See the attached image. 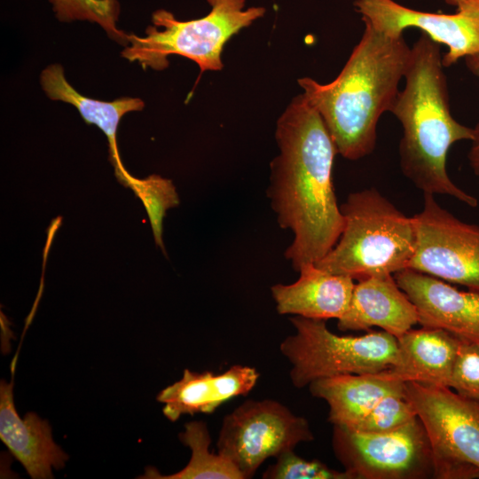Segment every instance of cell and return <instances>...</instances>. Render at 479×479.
I'll return each instance as SVG.
<instances>
[{
	"label": "cell",
	"instance_id": "obj_10",
	"mask_svg": "<svg viewBox=\"0 0 479 479\" xmlns=\"http://www.w3.org/2000/svg\"><path fill=\"white\" fill-rule=\"evenodd\" d=\"M363 22L377 30L400 36L408 27H416L437 43L448 47L443 56L444 67L459 59L479 52V0H470L452 14L417 11L394 0H355Z\"/></svg>",
	"mask_w": 479,
	"mask_h": 479
},
{
	"label": "cell",
	"instance_id": "obj_19",
	"mask_svg": "<svg viewBox=\"0 0 479 479\" xmlns=\"http://www.w3.org/2000/svg\"><path fill=\"white\" fill-rule=\"evenodd\" d=\"M40 81L49 98L74 106L87 123L95 124L106 134L116 174L133 187L137 181L129 175L122 164L116 133L122 117L129 112L142 110L144 102L139 98L130 97L120 98L114 101H102L82 95L70 85L64 75L62 67L57 64L43 69Z\"/></svg>",
	"mask_w": 479,
	"mask_h": 479
},
{
	"label": "cell",
	"instance_id": "obj_2",
	"mask_svg": "<svg viewBox=\"0 0 479 479\" xmlns=\"http://www.w3.org/2000/svg\"><path fill=\"white\" fill-rule=\"evenodd\" d=\"M364 23L359 43L334 81L321 84L309 77L298 80L338 153L351 161L374 150L378 121L390 112L411 56L403 35L390 36Z\"/></svg>",
	"mask_w": 479,
	"mask_h": 479
},
{
	"label": "cell",
	"instance_id": "obj_16",
	"mask_svg": "<svg viewBox=\"0 0 479 479\" xmlns=\"http://www.w3.org/2000/svg\"><path fill=\"white\" fill-rule=\"evenodd\" d=\"M299 279L288 285L276 284L271 294L277 311L308 318L339 319L347 310L354 279L330 273L314 263L302 264Z\"/></svg>",
	"mask_w": 479,
	"mask_h": 479
},
{
	"label": "cell",
	"instance_id": "obj_14",
	"mask_svg": "<svg viewBox=\"0 0 479 479\" xmlns=\"http://www.w3.org/2000/svg\"><path fill=\"white\" fill-rule=\"evenodd\" d=\"M337 320L341 331L377 326L397 338L419 324V316L394 274H380L355 283L349 307Z\"/></svg>",
	"mask_w": 479,
	"mask_h": 479
},
{
	"label": "cell",
	"instance_id": "obj_7",
	"mask_svg": "<svg viewBox=\"0 0 479 479\" xmlns=\"http://www.w3.org/2000/svg\"><path fill=\"white\" fill-rule=\"evenodd\" d=\"M332 447L351 479L433 478L432 445L419 417L386 433L333 426Z\"/></svg>",
	"mask_w": 479,
	"mask_h": 479
},
{
	"label": "cell",
	"instance_id": "obj_12",
	"mask_svg": "<svg viewBox=\"0 0 479 479\" xmlns=\"http://www.w3.org/2000/svg\"><path fill=\"white\" fill-rule=\"evenodd\" d=\"M415 305L421 326L443 329L479 346V293L459 290L443 279L406 268L394 274Z\"/></svg>",
	"mask_w": 479,
	"mask_h": 479
},
{
	"label": "cell",
	"instance_id": "obj_17",
	"mask_svg": "<svg viewBox=\"0 0 479 479\" xmlns=\"http://www.w3.org/2000/svg\"><path fill=\"white\" fill-rule=\"evenodd\" d=\"M396 363L386 373L401 381L450 388L460 339L440 328L410 329L397 338Z\"/></svg>",
	"mask_w": 479,
	"mask_h": 479
},
{
	"label": "cell",
	"instance_id": "obj_3",
	"mask_svg": "<svg viewBox=\"0 0 479 479\" xmlns=\"http://www.w3.org/2000/svg\"><path fill=\"white\" fill-rule=\"evenodd\" d=\"M442 59L439 43L423 33L411 48L405 87L390 110L403 129L400 167L424 193L449 195L475 208L477 199L456 185L447 172L451 146L458 141H471L474 129L451 114Z\"/></svg>",
	"mask_w": 479,
	"mask_h": 479
},
{
	"label": "cell",
	"instance_id": "obj_8",
	"mask_svg": "<svg viewBox=\"0 0 479 479\" xmlns=\"http://www.w3.org/2000/svg\"><path fill=\"white\" fill-rule=\"evenodd\" d=\"M313 440L309 421L285 404L247 399L224 417L216 447L249 479L267 459Z\"/></svg>",
	"mask_w": 479,
	"mask_h": 479
},
{
	"label": "cell",
	"instance_id": "obj_1",
	"mask_svg": "<svg viewBox=\"0 0 479 479\" xmlns=\"http://www.w3.org/2000/svg\"><path fill=\"white\" fill-rule=\"evenodd\" d=\"M275 136L279 154L271 162L267 194L279 226L294 235L285 256L298 271L321 260L342 234L343 216L333 182L338 152L322 117L303 94L279 117Z\"/></svg>",
	"mask_w": 479,
	"mask_h": 479
},
{
	"label": "cell",
	"instance_id": "obj_13",
	"mask_svg": "<svg viewBox=\"0 0 479 479\" xmlns=\"http://www.w3.org/2000/svg\"><path fill=\"white\" fill-rule=\"evenodd\" d=\"M259 377L255 367L241 365L222 373L185 369L182 378L163 389L156 399L164 404V416L175 422L184 414H210L228 400L247 396Z\"/></svg>",
	"mask_w": 479,
	"mask_h": 479
},
{
	"label": "cell",
	"instance_id": "obj_25",
	"mask_svg": "<svg viewBox=\"0 0 479 479\" xmlns=\"http://www.w3.org/2000/svg\"><path fill=\"white\" fill-rule=\"evenodd\" d=\"M468 70L479 79V52L465 58ZM468 152V161L474 174L479 177V124L474 128V137Z\"/></svg>",
	"mask_w": 479,
	"mask_h": 479
},
{
	"label": "cell",
	"instance_id": "obj_4",
	"mask_svg": "<svg viewBox=\"0 0 479 479\" xmlns=\"http://www.w3.org/2000/svg\"><path fill=\"white\" fill-rule=\"evenodd\" d=\"M340 208L342 234L315 263L318 267L357 281L409 268L418 241L413 216H405L375 188L350 193Z\"/></svg>",
	"mask_w": 479,
	"mask_h": 479
},
{
	"label": "cell",
	"instance_id": "obj_5",
	"mask_svg": "<svg viewBox=\"0 0 479 479\" xmlns=\"http://www.w3.org/2000/svg\"><path fill=\"white\" fill-rule=\"evenodd\" d=\"M209 12L200 19L180 21L169 11L153 12L145 36L129 35L122 55L137 61L144 68L168 67V57L180 55L198 64L200 72L220 70L221 54L226 42L242 28L263 17L265 8L245 9L246 0H208Z\"/></svg>",
	"mask_w": 479,
	"mask_h": 479
},
{
	"label": "cell",
	"instance_id": "obj_24",
	"mask_svg": "<svg viewBox=\"0 0 479 479\" xmlns=\"http://www.w3.org/2000/svg\"><path fill=\"white\" fill-rule=\"evenodd\" d=\"M450 388L463 397L479 401L478 345L460 340Z\"/></svg>",
	"mask_w": 479,
	"mask_h": 479
},
{
	"label": "cell",
	"instance_id": "obj_26",
	"mask_svg": "<svg viewBox=\"0 0 479 479\" xmlns=\"http://www.w3.org/2000/svg\"><path fill=\"white\" fill-rule=\"evenodd\" d=\"M446 4L459 8L467 3L470 0H444Z\"/></svg>",
	"mask_w": 479,
	"mask_h": 479
},
{
	"label": "cell",
	"instance_id": "obj_21",
	"mask_svg": "<svg viewBox=\"0 0 479 479\" xmlns=\"http://www.w3.org/2000/svg\"><path fill=\"white\" fill-rule=\"evenodd\" d=\"M57 17L64 21L89 20L100 25L121 43H129V35L116 27L119 14L117 0H49Z\"/></svg>",
	"mask_w": 479,
	"mask_h": 479
},
{
	"label": "cell",
	"instance_id": "obj_11",
	"mask_svg": "<svg viewBox=\"0 0 479 479\" xmlns=\"http://www.w3.org/2000/svg\"><path fill=\"white\" fill-rule=\"evenodd\" d=\"M404 395L425 426L433 449L479 468V401L449 387L404 382Z\"/></svg>",
	"mask_w": 479,
	"mask_h": 479
},
{
	"label": "cell",
	"instance_id": "obj_6",
	"mask_svg": "<svg viewBox=\"0 0 479 479\" xmlns=\"http://www.w3.org/2000/svg\"><path fill=\"white\" fill-rule=\"evenodd\" d=\"M290 322L295 333L281 342L279 350L291 365L295 388L342 374L377 373L396 363L397 337L383 330L338 335L323 319L294 316Z\"/></svg>",
	"mask_w": 479,
	"mask_h": 479
},
{
	"label": "cell",
	"instance_id": "obj_15",
	"mask_svg": "<svg viewBox=\"0 0 479 479\" xmlns=\"http://www.w3.org/2000/svg\"><path fill=\"white\" fill-rule=\"evenodd\" d=\"M12 382L0 383V438L33 479L53 478L68 456L55 444L46 420L33 412L21 419L14 405Z\"/></svg>",
	"mask_w": 479,
	"mask_h": 479
},
{
	"label": "cell",
	"instance_id": "obj_22",
	"mask_svg": "<svg viewBox=\"0 0 479 479\" xmlns=\"http://www.w3.org/2000/svg\"><path fill=\"white\" fill-rule=\"evenodd\" d=\"M418 417L404 394H390L380 400L356 430L366 433H386L397 429Z\"/></svg>",
	"mask_w": 479,
	"mask_h": 479
},
{
	"label": "cell",
	"instance_id": "obj_18",
	"mask_svg": "<svg viewBox=\"0 0 479 479\" xmlns=\"http://www.w3.org/2000/svg\"><path fill=\"white\" fill-rule=\"evenodd\" d=\"M310 393L329 407L333 426L355 429L376 404L390 394H404V382L377 373L342 374L312 381Z\"/></svg>",
	"mask_w": 479,
	"mask_h": 479
},
{
	"label": "cell",
	"instance_id": "obj_9",
	"mask_svg": "<svg viewBox=\"0 0 479 479\" xmlns=\"http://www.w3.org/2000/svg\"><path fill=\"white\" fill-rule=\"evenodd\" d=\"M413 217L418 241L409 268L479 293V226L456 217L430 193Z\"/></svg>",
	"mask_w": 479,
	"mask_h": 479
},
{
	"label": "cell",
	"instance_id": "obj_20",
	"mask_svg": "<svg viewBox=\"0 0 479 479\" xmlns=\"http://www.w3.org/2000/svg\"><path fill=\"white\" fill-rule=\"evenodd\" d=\"M179 440L192 451L187 465L171 475H161L147 467L139 478L145 479H244L239 469L220 453L209 451L211 437L204 421H191L179 433Z\"/></svg>",
	"mask_w": 479,
	"mask_h": 479
},
{
	"label": "cell",
	"instance_id": "obj_23",
	"mask_svg": "<svg viewBox=\"0 0 479 479\" xmlns=\"http://www.w3.org/2000/svg\"><path fill=\"white\" fill-rule=\"evenodd\" d=\"M263 473V479H351L344 469L335 470L318 459H305L294 450H288L275 458Z\"/></svg>",
	"mask_w": 479,
	"mask_h": 479
}]
</instances>
